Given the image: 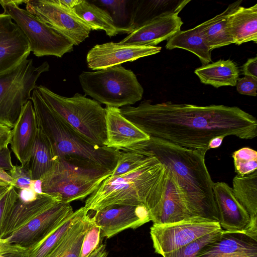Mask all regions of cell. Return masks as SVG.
<instances>
[{"label":"cell","mask_w":257,"mask_h":257,"mask_svg":"<svg viewBox=\"0 0 257 257\" xmlns=\"http://www.w3.org/2000/svg\"><path fill=\"white\" fill-rule=\"evenodd\" d=\"M119 111L150 137L189 149L208 151L209 142L217 136L252 139L257 136L256 119L237 106L144 100Z\"/></svg>","instance_id":"6da1fadb"},{"label":"cell","mask_w":257,"mask_h":257,"mask_svg":"<svg viewBox=\"0 0 257 257\" xmlns=\"http://www.w3.org/2000/svg\"><path fill=\"white\" fill-rule=\"evenodd\" d=\"M122 150L146 152L155 156L173 175L192 218L219 223L214 182L205 163L207 150L189 149L150 137Z\"/></svg>","instance_id":"7a4b0ae2"},{"label":"cell","mask_w":257,"mask_h":257,"mask_svg":"<svg viewBox=\"0 0 257 257\" xmlns=\"http://www.w3.org/2000/svg\"><path fill=\"white\" fill-rule=\"evenodd\" d=\"M148 154V159L138 168L104 180L85 201L84 207L88 212L114 204L144 206L153 222L163 204L167 170L155 156Z\"/></svg>","instance_id":"3957f363"},{"label":"cell","mask_w":257,"mask_h":257,"mask_svg":"<svg viewBox=\"0 0 257 257\" xmlns=\"http://www.w3.org/2000/svg\"><path fill=\"white\" fill-rule=\"evenodd\" d=\"M31 100L38 128L48 138L58 160L81 167L113 171L119 150L89 141L56 113L36 88Z\"/></svg>","instance_id":"277c9868"},{"label":"cell","mask_w":257,"mask_h":257,"mask_svg":"<svg viewBox=\"0 0 257 257\" xmlns=\"http://www.w3.org/2000/svg\"><path fill=\"white\" fill-rule=\"evenodd\" d=\"M35 88L46 103L84 138L93 144L105 146L106 112L99 103L78 93L67 97L43 85Z\"/></svg>","instance_id":"5b68a950"},{"label":"cell","mask_w":257,"mask_h":257,"mask_svg":"<svg viewBox=\"0 0 257 257\" xmlns=\"http://www.w3.org/2000/svg\"><path fill=\"white\" fill-rule=\"evenodd\" d=\"M78 78L85 94L107 106L131 105L143 97L144 89L136 75L121 65L95 72L83 71Z\"/></svg>","instance_id":"8992f818"},{"label":"cell","mask_w":257,"mask_h":257,"mask_svg":"<svg viewBox=\"0 0 257 257\" xmlns=\"http://www.w3.org/2000/svg\"><path fill=\"white\" fill-rule=\"evenodd\" d=\"M112 171L81 167L57 160L39 181L40 192L58 196L61 202L83 200L93 193Z\"/></svg>","instance_id":"52a82bcc"},{"label":"cell","mask_w":257,"mask_h":257,"mask_svg":"<svg viewBox=\"0 0 257 257\" xmlns=\"http://www.w3.org/2000/svg\"><path fill=\"white\" fill-rule=\"evenodd\" d=\"M49 70L47 62L35 67L32 59L26 58L0 74V123L13 128L24 106L31 100L37 79Z\"/></svg>","instance_id":"ba28073f"},{"label":"cell","mask_w":257,"mask_h":257,"mask_svg":"<svg viewBox=\"0 0 257 257\" xmlns=\"http://www.w3.org/2000/svg\"><path fill=\"white\" fill-rule=\"evenodd\" d=\"M24 1L0 0L4 13L9 15L27 38L31 52L37 57H62L73 49L64 35L20 7Z\"/></svg>","instance_id":"9c48e42d"},{"label":"cell","mask_w":257,"mask_h":257,"mask_svg":"<svg viewBox=\"0 0 257 257\" xmlns=\"http://www.w3.org/2000/svg\"><path fill=\"white\" fill-rule=\"evenodd\" d=\"M221 229L218 222L183 220L161 224L153 223L150 228V235L155 252L163 255Z\"/></svg>","instance_id":"30bf717a"},{"label":"cell","mask_w":257,"mask_h":257,"mask_svg":"<svg viewBox=\"0 0 257 257\" xmlns=\"http://www.w3.org/2000/svg\"><path fill=\"white\" fill-rule=\"evenodd\" d=\"M26 10L32 15L78 45L89 36L91 29L73 12L56 0L24 1Z\"/></svg>","instance_id":"8fae6325"},{"label":"cell","mask_w":257,"mask_h":257,"mask_svg":"<svg viewBox=\"0 0 257 257\" xmlns=\"http://www.w3.org/2000/svg\"><path fill=\"white\" fill-rule=\"evenodd\" d=\"M70 203L58 202L6 238L12 244L27 249L42 241L73 213Z\"/></svg>","instance_id":"7c38bea8"},{"label":"cell","mask_w":257,"mask_h":257,"mask_svg":"<svg viewBox=\"0 0 257 257\" xmlns=\"http://www.w3.org/2000/svg\"><path fill=\"white\" fill-rule=\"evenodd\" d=\"M90 214L93 223L100 229L101 237L107 238L151 221L149 211L144 206L111 205Z\"/></svg>","instance_id":"4fadbf2b"},{"label":"cell","mask_w":257,"mask_h":257,"mask_svg":"<svg viewBox=\"0 0 257 257\" xmlns=\"http://www.w3.org/2000/svg\"><path fill=\"white\" fill-rule=\"evenodd\" d=\"M213 194L221 228L243 232L257 239V226L252 224L249 215L235 198L232 188L225 182L214 183Z\"/></svg>","instance_id":"5bb4252c"},{"label":"cell","mask_w":257,"mask_h":257,"mask_svg":"<svg viewBox=\"0 0 257 257\" xmlns=\"http://www.w3.org/2000/svg\"><path fill=\"white\" fill-rule=\"evenodd\" d=\"M161 49L159 46L128 45L111 42L93 47L87 53L86 61L89 68L98 70L156 54Z\"/></svg>","instance_id":"9a60e30c"},{"label":"cell","mask_w":257,"mask_h":257,"mask_svg":"<svg viewBox=\"0 0 257 257\" xmlns=\"http://www.w3.org/2000/svg\"><path fill=\"white\" fill-rule=\"evenodd\" d=\"M8 14H0V74L28 58L31 52L29 41Z\"/></svg>","instance_id":"2e32d148"},{"label":"cell","mask_w":257,"mask_h":257,"mask_svg":"<svg viewBox=\"0 0 257 257\" xmlns=\"http://www.w3.org/2000/svg\"><path fill=\"white\" fill-rule=\"evenodd\" d=\"M183 24L177 13L161 15L135 28L120 43L140 46H157L181 31Z\"/></svg>","instance_id":"e0dca14e"},{"label":"cell","mask_w":257,"mask_h":257,"mask_svg":"<svg viewBox=\"0 0 257 257\" xmlns=\"http://www.w3.org/2000/svg\"><path fill=\"white\" fill-rule=\"evenodd\" d=\"M20 195V194H19ZM58 202V196L36 191L29 198L20 195L9 214L3 229L2 238H6L31 219Z\"/></svg>","instance_id":"ac0fdd59"},{"label":"cell","mask_w":257,"mask_h":257,"mask_svg":"<svg viewBox=\"0 0 257 257\" xmlns=\"http://www.w3.org/2000/svg\"><path fill=\"white\" fill-rule=\"evenodd\" d=\"M196 257H257V239L243 232L223 229Z\"/></svg>","instance_id":"d6986e66"},{"label":"cell","mask_w":257,"mask_h":257,"mask_svg":"<svg viewBox=\"0 0 257 257\" xmlns=\"http://www.w3.org/2000/svg\"><path fill=\"white\" fill-rule=\"evenodd\" d=\"M38 130L34 106L30 100L12 130L11 148L22 166L28 167Z\"/></svg>","instance_id":"ffe728a7"},{"label":"cell","mask_w":257,"mask_h":257,"mask_svg":"<svg viewBox=\"0 0 257 257\" xmlns=\"http://www.w3.org/2000/svg\"><path fill=\"white\" fill-rule=\"evenodd\" d=\"M105 109V146L120 150L150 139L148 135L120 113L119 108L106 106Z\"/></svg>","instance_id":"44dd1931"},{"label":"cell","mask_w":257,"mask_h":257,"mask_svg":"<svg viewBox=\"0 0 257 257\" xmlns=\"http://www.w3.org/2000/svg\"><path fill=\"white\" fill-rule=\"evenodd\" d=\"M227 25L233 44L257 43V4L249 8L238 6L230 14Z\"/></svg>","instance_id":"7402d4cb"},{"label":"cell","mask_w":257,"mask_h":257,"mask_svg":"<svg viewBox=\"0 0 257 257\" xmlns=\"http://www.w3.org/2000/svg\"><path fill=\"white\" fill-rule=\"evenodd\" d=\"M241 1L230 4L221 13L197 26L210 50L233 44L230 36L227 21L230 14Z\"/></svg>","instance_id":"603a6c76"},{"label":"cell","mask_w":257,"mask_h":257,"mask_svg":"<svg viewBox=\"0 0 257 257\" xmlns=\"http://www.w3.org/2000/svg\"><path fill=\"white\" fill-rule=\"evenodd\" d=\"M195 74L205 84L216 88L235 86L239 79V70L232 60H219L196 68Z\"/></svg>","instance_id":"cb8c5ba5"},{"label":"cell","mask_w":257,"mask_h":257,"mask_svg":"<svg viewBox=\"0 0 257 257\" xmlns=\"http://www.w3.org/2000/svg\"><path fill=\"white\" fill-rule=\"evenodd\" d=\"M190 1H136L134 2L132 31L142 24L161 15L177 13Z\"/></svg>","instance_id":"d4e9b609"},{"label":"cell","mask_w":257,"mask_h":257,"mask_svg":"<svg viewBox=\"0 0 257 257\" xmlns=\"http://www.w3.org/2000/svg\"><path fill=\"white\" fill-rule=\"evenodd\" d=\"M169 50L180 48L186 50L197 56L203 65L212 61L211 50L197 26L185 31H180L167 40Z\"/></svg>","instance_id":"484cf974"},{"label":"cell","mask_w":257,"mask_h":257,"mask_svg":"<svg viewBox=\"0 0 257 257\" xmlns=\"http://www.w3.org/2000/svg\"><path fill=\"white\" fill-rule=\"evenodd\" d=\"M72 11L92 30H103L110 37L119 33H125L114 25L111 16L106 10L89 1L82 0Z\"/></svg>","instance_id":"4316f807"},{"label":"cell","mask_w":257,"mask_h":257,"mask_svg":"<svg viewBox=\"0 0 257 257\" xmlns=\"http://www.w3.org/2000/svg\"><path fill=\"white\" fill-rule=\"evenodd\" d=\"M57 160L48 138L38 128L28 164L32 180L35 182L39 181L51 170Z\"/></svg>","instance_id":"83f0119b"},{"label":"cell","mask_w":257,"mask_h":257,"mask_svg":"<svg viewBox=\"0 0 257 257\" xmlns=\"http://www.w3.org/2000/svg\"><path fill=\"white\" fill-rule=\"evenodd\" d=\"M233 194L257 226V170L243 177L236 175L232 181Z\"/></svg>","instance_id":"f1b7e54d"},{"label":"cell","mask_w":257,"mask_h":257,"mask_svg":"<svg viewBox=\"0 0 257 257\" xmlns=\"http://www.w3.org/2000/svg\"><path fill=\"white\" fill-rule=\"evenodd\" d=\"M83 206L77 209L57 229L42 241L34 247L28 249V257H46L59 243L62 238L78 221L87 214Z\"/></svg>","instance_id":"f546056e"},{"label":"cell","mask_w":257,"mask_h":257,"mask_svg":"<svg viewBox=\"0 0 257 257\" xmlns=\"http://www.w3.org/2000/svg\"><path fill=\"white\" fill-rule=\"evenodd\" d=\"M134 1H96L99 5L105 8L111 16L114 25L130 34L132 31V20Z\"/></svg>","instance_id":"4dcf8cb0"},{"label":"cell","mask_w":257,"mask_h":257,"mask_svg":"<svg viewBox=\"0 0 257 257\" xmlns=\"http://www.w3.org/2000/svg\"><path fill=\"white\" fill-rule=\"evenodd\" d=\"M92 222L91 215L88 212L83 218L68 231L56 246L46 257H64L80 234Z\"/></svg>","instance_id":"1f68e13d"},{"label":"cell","mask_w":257,"mask_h":257,"mask_svg":"<svg viewBox=\"0 0 257 257\" xmlns=\"http://www.w3.org/2000/svg\"><path fill=\"white\" fill-rule=\"evenodd\" d=\"M236 175L243 177L257 170V152L248 147L235 151L232 154Z\"/></svg>","instance_id":"d6a6232c"},{"label":"cell","mask_w":257,"mask_h":257,"mask_svg":"<svg viewBox=\"0 0 257 257\" xmlns=\"http://www.w3.org/2000/svg\"><path fill=\"white\" fill-rule=\"evenodd\" d=\"M148 153L120 151L116 165L110 176H117L131 171L142 165L148 159Z\"/></svg>","instance_id":"836d02e7"},{"label":"cell","mask_w":257,"mask_h":257,"mask_svg":"<svg viewBox=\"0 0 257 257\" xmlns=\"http://www.w3.org/2000/svg\"><path fill=\"white\" fill-rule=\"evenodd\" d=\"M223 229H221L207 234L194 241L169 253L163 257H196L199 251L206 244L216 239Z\"/></svg>","instance_id":"e575fe53"},{"label":"cell","mask_w":257,"mask_h":257,"mask_svg":"<svg viewBox=\"0 0 257 257\" xmlns=\"http://www.w3.org/2000/svg\"><path fill=\"white\" fill-rule=\"evenodd\" d=\"M10 175L14 180L13 187L24 191H35V182L32 180L28 166L14 165Z\"/></svg>","instance_id":"d590c367"},{"label":"cell","mask_w":257,"mask_h":257,"mask_svg":"<svg viewBox=\"0 0 257 257\" xmlns=\"http://www.w3.org/2000/svg\"><path fill=\"white\" fill-rule=\"evenodd\" d=\"M14 187L11 186L9 190L0 198V238L5 221L19 197Z\"/></svg>","instance_id":"8d00e7d4"},{"label":"cell","mask_w":257,"mask_h":257,"mask_svg":"<svg viewBox=\"0 0 257 257\" xmlns=\"http://www.w3.org/2000/svg\"><path fill=\"white\" fill-rule=\"evenodd\" d=\"M100 229L93 222L85 234L79 257H87L100 244Z\"/></svg>","instance_id":"74e56055"},{"label":"cell","mask_w":257,"mask_h":257,"mask_svg":"<svg viewBox=\"0 0 257 257\" xmlns=\"http://www.w3.org/2000/svg\"><path fill=\"white\" fill-rule=\"evenodd\" d=\"M236 86V90L241 94L256 96L257 78L245 76L238 79Z\"/></svg>","instance_id":"f35d334b"},{"label":"cell","mask_w":257,"mask_h":257,"mask_svg":"<svg viewBox=\"0 0 257 257\" xmlns=\"http://www.w3.org/2000/svg\"><path fill=\"white\" fill-rule=\"evenodd\" d=\"M13 166L8 147L0 148V169L10 171Z\"/></svg>","instance_id":"ab89813d"},{"label":"cell","mask_w":257,"mask_h":257,"mask_svg":"<svg viewBox=\"0 0 257 257\" xmlns=\"http://www.w3.org/2000/svg\"><path fill=\"white\" fill-rule=\"evenodd\" d=\"M242 72L245 76L257 78V57L248 59L242 66Z\"/></svg>","instance_id":"60d3db41"},{"label":"cell","mask_w":257,"mask_h":257,"mask_svg":"<svg viewBox=\"0 0 257 257\" xmlns=\"http://www.w3.org/2000/svg\"><path fill=\"white\" fill-rule=\"evenodd\" d=\"M27 249L22 246L11 243L7 238H0V255L8 252L23 251Z\"/></svg>","instance_id":"b9f144b4"},{"label":"cell","mask_w":257,"mask_h":257,"mask_svg":"<svg viewBox=\"0 0 257 257\" xmlns=\"http://www.w3.org/2000/svg\"><path fill=\"white\" fill-rule=\"evenodd\" d=\"M12 138V129L0 123V148L8 147Z\"/></svg>","instance_id":"7bdbcfd3"},{"label":"cell","mask_w":257,"mask_h":257,"mask_svg":"<svg viewBox=\"0 0 257 257\" xmlns=\"http://www.w3.org/2000/svg\"><path fill=\"white\" fill-rule=\"evenodd\" d=\"M107 251L106 249V245L104 244H100L87 257H107Z\"/></svg>","instance_id":"ee69618b"},{"label":"cell","mask_w":257,"mask_h":257,"mask_svg":"<svg viewBox=\"0 0 257 257\" xmlns=\"http://www.w3.org/2000/svg\"><path fill=\"white\" fill-rule=\"evenodd\" d=\"M57 2L63 7L70 10L77 5L79 4L82 0H56Z\"/></svg>","instance_id":"f6af8a7d"},{"label":"cell","mask_w":257,"mask_h":257,"mask_svg":"<svg viewBox=\"0 0 257 257\" xmlns=\"http://www.w3.org/2000/svg\"><path fill=\"white\" fill-rule=\"evenodd\" d=\"M224 138V136H217L211 139L209 143L208 150L220 147Z\"/></svg>","instance_id":"bcb514c9"},{"label":"cell","mask_w":257,"mask_h":257,"mask_svg":"<svg viewBox=\"0 0 257 257\" xmlns=\"http://www.w3.org/2000/svg\"><path fill=\"white\" fill-rule=\"evenodd\" d=\"M28 249L23 251L8 252L0 255V257H28Z\"/></svg>","instance_id":"7dc6e473"},{"label":"cell","mask_w":257,"mask_h":257,"mask_svg":"<svg viewBox=\"0 0 257 257\" xmlns=\"http://www.w3.org/2000/svg\"><path fill=\"white\" fill-rule=\"evenodd\" d=\"M0 179L7 184L14 186V180L4 169H0Z\"/></svg>","instance_id":"c3c4849f"},{"label":"cell","mask_w":257,"mask_h":257,"mask_svg":"<svg viewBox=\"0 0 257 257\" xmlns=\"http://www.w3.org/2000/svg\"><path fill=\"white\" fill-rule=\"evenodd\" d=\"M11 186H0V198L9 190Z\"/></svg>","instance_id":"681fc988"},{"label":"cell","mask_w":257,"mask_h":257,"mask_svg":"<svg viewBox=\"0 0 257 257\" xmlns=\"http://www.w3.org/2000/svg\"><path fill=\"white\" fill-rule=\"evenodd\" d=\"M11 185L3 181L0 179V186Z\"/></svg>","instance_id":"f907efd6"}]
</instances>
